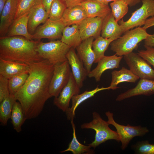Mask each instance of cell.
Here are the masks:
<instances>
[{
    "label": "cell",
    "mask_w": 154,
    "mask_h": 154,
    "mask_svg": "<svg viewBox=\"0 0 154 154\" xmlns=\"http://www.w3.org/2000/svg\"><path fill=\"white\" fill-rule=\"evenodd\" d=\"M29 66L28 78L14 95L22 106L26 119L38 116L46 102L51 97L48 89L54 67L44 59Z\"/></svg>",
    "instance_id": "6da1fadb"
},
{
    "label": "cell",
    "mask_w": 154,
    "mask_h": 154,
    "mask_svg": "<svg viewBox=\"0 0 154 154\" xmlns=\"http://www.w3.org/2000/svg\"><path fill=\"white\" fill-rule=\"evenodd\" d=\"M0 38V58L28 65L43 59L36 50L40 40H29L21 36Z\"/></svg>",
    "instance_id": "7a4b0ae2"
},
{
    "label": "cell",
    "mask_w": 154,
    "mask_h": 154,
    "mask_svg": "<svg viewBox=\"0 0 154 154\" xmlns=\"http://www.w3.org/2000/svg\"><path fill=\"white\" fill-rule=\"evenodd\" d=\"M113 41L110 49L118 56H123L133 52L138 44L149 35L146 29L138 27L130 29Z\"/></svg>",
    "instance_id": "3957f363"
},
{
    "label": "cell",
    "mask_w": 154,
    "mask_h": 154,
    "mask_svg": "<svg viewBox=\"0 0 154 154\" xmlns=\"http://www.w3.org/2000/svg\"><path fill=\"white\" fill-rule=\"evenodd\" d=\"M93 119L88 123H84L81 125L82 129H92L96 132L94 140L88 145L94 149L100 145L110 140L120 141L119 136L116 131L110 128L108 121L103 120L100 115L94 112L92 113Z\"/></svg>",
    "instance_id": "277c9868"
},
{
    "label": "cell",
    "mask_w": 154,
    "mask_h": 154,
    "mask_svg": "<svg viewBox=\"0 0 154 154\" xmlns=\"http://www.w3.org/2000/svg\"><path fill=\"white\" fill-rule=\"evenodd\" d=\"M70 48L60 40L48 42H40L36 50L40 56L47 60L51 64L55 65L67 60L66 54Z\"/></svg>",
    "instance_id": "5b68a950"
},
{
    "label": "cell",
    "mask_w": 154,
    "mask_h": 154,
    "mask_svg": "<svg viewBox=\"0 0 154 154\" xmlns=\"http://www.w3.org/2000/svg\"><path fill=\"white\" fill-rule=\"evenodd\" d=\"M142 5L132 13L127 21H119L123 33L134 28L143 25L149 17L154 16V0H142Z\"/></svg>",
    "instance_id": "8992f818"
},
{
    "label": "cell",
    "mask_w": 154,
    "mask_h": 154,
    "mask_svg": "<svg viewBox=\"0 0 154 154\" xmlns=\"http://www.w3.org/2000/svg\"><path fill=\"white\" fill-rule=\"evenodd\" d=\"M105 114L108 123L114 126L116 130L121 143V148L122 150L126 149L133 138L143 136L149 132L147 127L141 125L132 126L129 124L125 125L118 123L114 119L113 113L110 111L106 112Z\"/></svg>",
    "instance_id": "52a82bcc"
},
{
    "label": "cell",
    "mask_w": 154,
    "mask_h": 154,
    "mask_svg": "<svg viewBox=\"0 0 154 154\" xmlns=\"http://www.w3.org/2000/svg\"><path fill=\"white\" fill-rule=\"evenodd\" d=\"M71 72L68 60L54 65L48 92L51 97H57L69 80Z\"/></svg>",
    "instance_id": "ba28073f"
},
{
    "label": "cell",
    "mask_w": 154,
    "mask_h": 154,
    "mask_svg": "<svg viewBox=\"0 0 154 154\" xmlns=\"http://www.w3.org/2000/svg\"><path fill=\"white\" fill-rule=\"evenodd\" d=\"M123 58L129 69L139 78L154 80V70L137 53L132 52Z\"/></svg>",
    "instance_id": "9c48e42d"
},
{
    "label": "cell",
    "mask_w": 154,
    "mask_h": 154,
    "mask_svg": "<svg viewBox=\"0 0 154 154\" xmlns=\"http://www.w3.org/2000/svg\"><path fill=\"white\" fill-rule=\"evenodd\" d=\"M66 27L61 19L52 20L48 18L40 26L33 35V39L40 40L42 38L56 39L61 38L62 32Z\"/></svg>",
    "instance_id": "30bf717a"
},
{
    "label": "cell",
    "mask_w": 154,
    "mask_h": 154,
    "mask_svg": "<svg viewBox=\"0 0 154 154\" xmlns=\"http://www.w3.org/2000/svg\"><path fill=\"white\" fill-rule=\"evenodd\" d=\"M80 88L77 84L72 72L68 82L62 89L59 95L54 97V104L64 112L69 108V103L72 97L78 94Z\"/></svg>",
    "instance_id": "8fae6325"
},
{
    "label": "cell",
    "mask_w": 154,
    "mask_h": 154,
    "mask_svg": "<svg viewBox=\"0 0 154 154\" xmlns=\"http://www.w3.org/2000/svg\"><path fill=\"white\" fill-rule=\"evenodd\" d=\"M104 18L87 17L78 25L82 41L90 37L96 38L100 36Z\"/></svg>",
    "instance_id": "7c38bea8"
},
{
    "label": "cell",
    "mask_w": 154,
    "mask_h": 154,
    "mask_svg": "<svg viewBox=\"0 0 154 154\" xmlns=\"http://www.w3.org/2000/svg\"><path fill=\"white\" fill-rule=\"evenodd\" d=\"M66 56L74 77L81 88L83 86V82L88 76V73L83 62L76 54L74 48H70Z\"/></svg>",
    "instance_id": "4fadbf2b"
},
{
    "label": "cell",
    "mask_w": 154,
    "mask_h": 154,
    "mask_svg": "<svg viewBox=\"0 0 154 154\" xmlns=\"http://www.w3.org/2000/svg\"><path fill=\"white\" fill-rule=\"evenodd\" d=\"M123 56L116 54L111 56H104L98 62L96 67L89 73L88 76L90 78H94L96 81L99 82L102 74L106 70L119 67L120 62Z\"/></svg>",
    "instance_id": "5bb4252c"
},
{
    "label": "cell",
    "mask_w": 154,
    "mask_h": 154,
    "mask_svg": "<svg viewBox=\"0 0 154 154\" xmlns=\"http://www.w3.org/2000/svg\"><path fill=\"white\" fill-rule=\"evenodd\" d=\"M18 0H7L0 14V37L6 36L8 30L15 19Z\"/></svg>",
    "instance_id": "9a60e30c"
},
{
    "label": "cell",
    "mask_w": 154,
    "mask_h": 154,
    "mask_svg": "<svg viewBox=\"0 0 154 154\" xmlns=\"http://www.w3.org/2000/svg\"><path fill=\"white\" fill-rule=\"evenodd\" d=\"M154 94V80L140 79L134 88L119 95L116 100L120 101L131 97L144 95L149 96Z\"/></svg>",
    "instance_id": "2e32d148"
},
{
    "label": "cell",
    "mask_w": 154,
    "mask_h": 154,
    "mask_svg": "<svg viewBox=\"0 0 154 154\" xmlns=\"http://www.w3.org/2000/svg\"><path fill=\"white\" fill-rule=\"evenodd\" d=\"M40 2L33 7L28 12V28L29 33L33 35L41 23H45L49 18V13Z\"/></svg>",
    "instance_id": "e0dca14e"
},
{
    "label": "cell",
    "mask_w": 154,
    "mask_h": 154,
    "mask_svg": "<svg viewBox=\"0 0 154 154\" xmlns=\"http://www.w3.org/2000/svg\"><path fill=\"white\" fill-rule=\"evenodd\" d=\"M94 38V37H90L83 40L76 48L77 55L83 62L88 74L91 71L92 65L95 60V55L92 48Z\"/></svg>",
    "instance_id": "ac0fdd59"
},
{
    "label": "cell",
    "mask_w": 154,
    "mask_h": 154,
    "mask_svg": "<svg viewBox=\"0 0 154 154\" xmlns=\"http://www.w3.org/2000/svg\"><path fill=\"white\" fill-rule=\"evenodd\" d=\"M29 68L27 64L0 58V74L8 79L28 71Z\"/></svg>",
    "instance_id": "d6986e66"
},
{
    "label": "cell",
    "mask_w": 154,
    "mask_h": 154,
    "mask_svg": "<svg viewBox=\"0 0 154 154\" xmlns=\"http://www.w3.org/2000/svg\"><path fill=\"white\" fill-rule=\"evenodd\" d=\"M28 12L15 19L6 36H21L29 40H33V35L29 33L28 30Z\"/></svg>",
    "instance_id": "ffe728a7"
},
{
    "label": "cell",
    "mask_w": 154,
    "mask_h": 154,
    "mask_svg": "<svg viewBox=\"0 0 154 154\" xmlns=\"http://www.w3.org/2000/svg\"><path fill=\"white\" fill-rule=\"evenodd\" d=\"M88 17H105L111 12L108 5H104L95 0H84L80 4Z\"/></svg>",
    "instance_id": "44dd1931"
},
{
    "label": "cell",
    "mask_w": 154,
    "mask_h": 154,
    "mask_svg": "<svg viewBox=\"0 0 154 154\" xmlns=\"http://www.w3.org/2000/svg\"><path fill=\"white\" fill-rule=\"evenodd\" d=\"M111 89L109 86L107 87L99 88L97 86L94 89L86 91L81 94L74 96L72 98V105L66 112L67 119L71 121L73 120L75 116V112L78 107L87 99L94 96L98 92L104 90Z\"/></svg>",
    "instance_id": "7402d4cb"
},
{
    "label": "cell",
    "mask_w": 154,
    "mask_h": 154,
    "mask_svg": "<svg viewBox=\"0 0 154 154\" xmlns=\"http://www.w3.org/2000/svg\"><path fill=\"white\" fill-rule=\"evenodd\" d=\"M87 17L84 9L79 5L67 7L61 19L66 26L74 24L79 25Z\"/></svg>",
    "instance_id": "603a6c76"
},
{
    "label": "cell",
    "mask_w": 154,
    "mask_h": 154,
    "mask_svg": "<svg viewBox=\"0 0 154 154\" xmlns=\"http://www.w3.org/2000/svg\"><path fill=\"white\" fill-rule=\"evenodd\" d=\"M123 33L120 25L111 12L104 18L101 32V36L106 38L119 37Z\"/></svg>",
    "instance_id": "cb8c5ba5"
},
{
    "label": "cell",
    "mask_w": 154,
    "mask_h": 154,
    "mask_svg": "<svg viewBox=\"0 0 154 154\" xmlns=\"http://www.w3.org/2000/svg\"><path fill=\"white\" fill-rule=\"evenodd\" d=\"M60 40L70 48H76L82 41L78 25L66 26L63 30Z\"/></svg>",
    "instance_id": "d4e9b609"
},
{
    "label": "cell",
    "mask_w": 154,
    "mask_h": 154,
    "mask_svg": "<svg viewBox=\"0 0 154 154\" xmlns=\"http://www.w3.org/2000/svg\"><path fill=\"white\" fill-rule=\"evenodd\" d=\"M112 80L109 86L111 89H116L117 85L120 83L127 82L135 83L139 78L130 69L123 67L119 70H114L112 73Z\"/></svg>",
    "instance_id": "484cf974"
},
{
    "label": "cell",
    "mask_w": 154,
    "mask_h": 154,
    "mask_svg": "<svg viewBox=\"0 0 154 154\" xmlns=\"http://www.w3.org/2000/svg\"><path fill=\"white\" fill-rule=\"evenodd\" d=\"M73 129V137L67 148L60 152L64 153L71 151L73 154H92L94 153L92 147L88 145H86L80 143L78 140L76 134L75 126L73 120L71 121Z\"/></svg>",
    "instance_id": "4316f807"
},
{
    "label": "cell",
    "mask_w": 154,
    "mask_h": 154,
    "mask_svg": "<svg viewBox=\"0 0 154 154\" xmlns=\"http://www.w3.org/2000/svg\"><path fill=\"white\" fill-rule=\"evenodd\" d=\"M119 37H113L106 38L101 36H99L94 40L92 48L95 55L94 63H97L104 55V53L109 46L114 40Z\"/></svg>",
    "instance_id": "83f0119b"
},
{
    "label": "cell",
    "mask_w": 154,
    "mask_h": 154,
    "mask_svg": "<svg viewBox=\"0 0 154 154\" xmlns=\"http://www.w3.org/2000/svg\"><path fill=\"white\" fill-rule=\"evenodd\" d=\"M17 101L14 95H10L0 102V122L2 125H6L11 118L13 105Z\"/></svg>",
    "instance_id": "f1b7e54d"
},
{
    "label": "cell",
    "mask_w": 154,
    "mask_h": 154,
    "mask_svg": "<svg viewBox=\"0 0 154 154\" xmlns=\"http://www.w3.org/2000/svg\"><path fill=\"white\" fill-rule=\"evenodd\" d=\"M11 119L14 129L17 132H20L22 130L21 127L26 119L21 104L17 101L13 105Z\"/></svg>",
    "instance_id": "f546056e"
},
{
    "label": "cell",
    "mask_w": 154,
    "mask_h": 154,
    "mask_svg": "<svg viewBox=\"0 0 154 154\" xmlns=\"http://www.w3.org/2000/svg\"><path fill=\"white\" fill-rule=\"evenodd\" d=\"M111 12L117 22H118L127 13L128 5L123 0H117L110 4Z\"/></svg>",
    "instance_id": "4dcf8cb0"
},
{
    "label": "cell",
    "mask_w": 154,
    "mask_h": 154,
    "mask_svg": "<svg viewBox=\"0 0 154 154\" xmlns=\"http://www.w3.org/2000/svg\"><path fill=\"white\" fill-rule=\"evenodd\" d=\"M29 74L27 71L15 76L9 79V88L10 94L14 95L25 82Z\"/></svg>",
    "instance_id": "1f68e13d"
},
{
    "label": "cell",
    "mask_w": 154,
    "mask_h": 154,
    "mask_svg": "<svg viewBox=\"0 0 154 154\" xmlns=\"http://www.w3.org/2000/svg\"><path fill=\"white\" fill-rule=\"evenodd\" d=\"M67 8L63 0H54L49 13V18L52 20L60 19Z\"/></svg>",
    "instance_id": "d6a6232c"
},
{
    "label": "cell",
    "mask_w": 154,
    "mask_h": 154,
    "mask_svg": "<svg viewBox=\"0 0 154 154\" xmlns=\"http://www.w3.org/2000/svg\"><path fill=\"white\" fill-rule=\"evenodd\" d=\"M42 1V0H18L15 19L28 13L33 7Z\"/></svg>",
    "instance_id": "836d02e7"
},
{
    "label": "cell",
    "mask_w": 154,
    "mask_h": 154,
    "mask_svg": "<svg viewBox=\"0 0 154 154\" xmlns=\"http://www.w3.org/2000/svg\"><path fill=\"white\" fill-rule=\"evenodd\" d=\"M132 147L137 154H154V144L147 140L139 141Z\"/></svg>",
    "instance_id": "e575fe53"
},
{
    "label": "cell",
    "mask_w": 154,
    "mask_h": 154,
    "mask_svg": "<svg viewBox=\"0 0 154 154\" xmlns=\"http://www.w3.org/2000/svg\"><path fill=\"white\" fill-rule=\"evenodd\" d=\"M144 46L145 50H139L137 54L154 68V47Z\"/></svg>",
    "instance_id": "d590c367"
},
{
    "label": "cell",
    "mask_w": 154,
    "mask_h": 154,
    "mask_svg": "<svg viewBox=\"0 0 154 154\" xmlns=\"http://www.w3.org/2000/svg\"><path fill=\"white\" fill-rule=\"evenodd\" d=\"M10 95L9 79L0 74V102Z\"/></svg>",
    "instance_id": "8d00e7d4"
},
{
    "label": "cell",
    "mask_w": 154,
    "mask_h": 154,
    "mask_svg": "<svg viewBox=\"0 0 154 154\" xmlns=\"http://www.w3.org/2000/svg\"><path fill=\"white\" fill-rule=\"evenodd\" d=\"M67 7H73L80 4L84 0H63Z\"/></svg>",
    "instance_id": "74e56055"
},
{
    "label": "cell",
    "mask_w": 154,
    "mask_h": 154,
    "mask_svg": "<svg viewBox=\"0 0 154 154\" xmlns=\"http://www.w3.org/2000/svg\"><path fill=\"white\" fill-rule=\"evenodd\" d=\"M144 40V46L154 47V34H150Z\"/></svg>",
    "instance_id": "f35d334b"
},
{
    "label": "cell",
    "mask_w": 154,
    "mask_h": 154,
    "mask_svg": "<svg viewBox=\"0 0 154 154\" xmlns=\"http://www.w3.org/2000/svg\"><path fill=\"white\" fill-rule=\"evenodd\" d=\"M153 26H154V16L148 18L143 27L147 30L148 28Z\"/></svg>",
    "instance_id": "ab89813d"
},
{
    "label": "cell",
    "mask_w": 154,
    "mask_h": 154,
    "mask_svg": "<svg viewBox=\"0 0 154 154\" xmlns=\"http://www.w3.org/2000/svg\"><path fill=\"white\" fill-rule=\"evenodd\" d=\"M54 0H42V3L48 13L51 5Z\"/></svg>",
    "instance_id": "60d3db41"
},
{
    "label": "cell",
    "mask_w": 154,
    "mask_h": 154,
    "mask_svg": "<svg viewBox=\"0 0 154 154\" xmlns=\"http://www.w3.org/2000/svg\"><path fill=\"white\" fill-rule=\"evenodd\" d=\"M130 6H135L140 2L141 0H123Z\"/></svg>",
    "instance_id": "b9f144b4"
},
{
    "label": "cell",
    "mask_w": 154,
    "mask_h": 154,
    "mask_svg": "<svg viewBox=\"0 0 154 154\" xmlns=\"http://www.w3.org/2000/svg\"><path fill=\"white\" fill-rule=\"evenodd\" d=\"M7 0H0V14L1 13Z\"/></svg>",
    "instance_id": "7bdbcfd3"
},
{
    "label": "cell",
    "mask_w": 154,
    "mask_h": 154,
    "mask_svg": "<svg viewBox=\"0 0 154 154\" xmlns=\"http://www.w3.org/2000/svg\"><path fill=\"white\" fill-rule=\"evenodd\" d=\"M99 3L104 5H108L109 3L117 0H95Z\"/></svg>",
    "instance_id": "ee69618b"
}]
</instances>
